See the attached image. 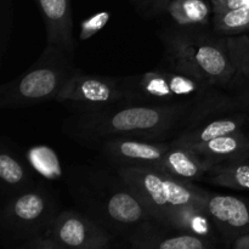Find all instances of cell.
I'll return each instance as SVG.
<instances>
[{
	"mask_svg": "<svg viewBox=\"0 0 249 249\" xmlns=\"http://www.w3.org/2000/svg\"><path fill=\"white\" fill-rule=\"evenodd\" d=\"M170 0H131L139 14L145 18H152L162 15Z\"/></svg>",
	"mask_w": 249,
	"mask_h": 249,
	"instance_id": "cell-26",
	"label": "cell"
},
{
	"mask_svg": "<svg viewBox=\"0 0 249 249\" xmlns=\"http://www.w3.org/2000/svg\"><path fill=\"white\" fill-rule=\"evenodd\" d=\"M224 245L228 248L232 249H249V233L238 235L232 238L224 241Z\"/></svg>",
	"mask_w": 249,
	"mask_h": 249,
	"instance_id": "cell-29",
	"label": "cell"
},
{
	"mask_svg": "<svg viewBox=\"0 0 249 249\" xmlns=\"http://www.w3.org/2000/svg\"><path fill=\"white\" fill-rule=\"evenodd\" d=\"M27 158L32 167L46 179L55 180L62 174L57 155L48 146H34L27 151Z\"/></svg>",
	"mask_w": 249,
	"mask_h": 249,
	"instance_id": "cell-21",
	"label": "cell"
},
{
	"mask_svg": "<svg viewBox=\"0 0 249 249\" xmlns=\"http://www.w3.org/2000/svg\"><path fill=\"white\" fill-rule=\"evenodd\" d=\"M45 22L48 44L60 46L74 56L73 17L70 0H36Z\"/></svg>",
	"mask_w": 249,
	"mask_h": 249,
	"instance_id": "cell-14",
	"label": "cell"
},
{
	"mask_svg": "<svg viewBox=\"0 0 249 249\" xmlns=\"http://www.w3.org/2000/svg\"><path fill=\"white\" fill-rule=\"evenodd\" d=\"M225 90H230V94L235 97L242 111L249 114V78L236 75Z\"/></svg>",
	"mask_w": 249,
	"mask_h": 249,
	"instance_id": "cell-24",
	"label": "cell"
},
{
	"mask_svg": "<svg viewBox=\"0 0 249 249\" xmlns=\"http://www.w3.org/2000/svg\"><path fill=\"white\" fill-rule=\"evenodd\" d=\"M203 180L226 189L249 191L248 160L214 164L208 170Z\"/></svg>",
	"mask_w": 249,
	"mask_h": 249,
	"instance_id": "cell-19",
	"label": "cell"
},
{
	"mask_svg": "<svg viewBox=\"0 0 249 249\" xmlns=\"http://www.w3.org/2000/svg\"><path fill=\"white\" fill-rule=\"evenodd\" d=\"M198 101L172 105L124 101L101 108L74 111L63 121L62 130L89 147L121 136L165 141L187 128Z\"/></svg>",
	"mask_w": 249,
	"mask_h": 249,
	"instance_id": "cell-1",
	"label": "cell"
},
{
	"mask_svg": "<svg viewBox=\"0 0 249 249\" xmlns=\"http://www.w3.org/2000/svg\"><path fill=\"white\" fill-rule=\"evenodd\" d=\"M229 53L236 67V75L249 78V36H225Z\"/></svg>",
	"mask_w": 249,
	"mask_h": 249,
	"instance_id": "cell-22",
	"label": "cell"
},
{
	"mask_svg": "<svg viewBox=\"0 0 249 249\" xmlns=\"http://www.w3.org/2000/svg\"><path fill=\"white\" fill-rule=\"evenodd\" d=\"M58 212L57 199L43 186L34 185L9 197L0 214L2 242L21 249L28 241L45 235Z\"/></svg>",
	"mask_w": 249,
	"mask_h": 249,
	"instance_id": "cell-6",
	"label": "cell"
},
{
	"mask_svg": "<svg viewBox=\"0 0 249 249\" xmlns=\"http://www.w3.org/2000/svg\"><path fill=\"white\" fill-rule=\"evenodd\" d=\"M109 19L108 12H99L91 16L90 18L84 19L80 24V32H79V38L82 40H87V39L91 38L92 36L101 31L105 26L107 24Z\"/></svg>",
	"mask_w": 249,
	"mask_h": 249,
	"instance_id": "cell-25",
	"label": "cell"
},
{
	"mask_svg": "<svg viewBox=\"0 0 249 249\" xmlns=\"http://www.w3.org/2000/svg\"><path fill=\"white\" fill-rule=\"evenodd\" d=\"M131 101L172 105L196 102L223 88L214 87L174 68H157L126 77Z\"/></svg>",
	"mask_w": 249,
	"mask_h": 249,
	"instance_id": "cell-7",
	"label": "cell"
},
{
	"mask_svg": "<svg viewBox=\"0 0 249 249\" xmlns=\"http://www.w3.org/2000/svg\"><path fill=\"white\" fill-rule=\"evenodd\" d=\"M248 125L249 114L246 112L238 111L218 114V116L204 119L194 128L181 131L179 135H177L170 141V143L174 146H180V147H190V146L207 142V141L228 135V134L246 131Z\"/></svg>",
	"mask_w": 249,
	"mask_h": 249,
	"instance_id": "cell-13",
	"label": "cell"
},
{
	"mask_svg": "<svg viewBox=\"0 0 249 249\" xmlns=\"http://www.w3.org/2000/svg\"><path fill=\"white\" fill-rule=\"evenodd\" d=\"M0 179L2 192L9 195V197L34 186L31 170L11 150H5L4 147L0 153Z\"/></svg>",
	"mask_w": 249,
	"mask_h": 249,
	"instance_id": "cell-18",
	"label": "cell"
},
{
	"mask_svg": "<svg viewBox=\"0 0 249 249\" xmlns=\"http://www.w3.org/2000/svg\"><path fill=\"white\" fill-rule=\"evenodd\" d=\"M114 165H138L160 169L170 142L139 138H112L94 146Z\"/></svg>",
	"mask_w": 249,
	"mask_h": 249,
	"instance_id": "cell-10",
	"label": "cell"
},
{
	"mask_svg": "<svg viewBox=\"0 0 249 249\" xmlns=\"http://www.w3.org/2000/svg\"><path fill=\"white\" fill-rule=\"evenodd\" d=\"M213 29L224 36L249 32V1L236 9L213 15Z\"/></svg>",
	"mask_w": 249,
	"mask_h": 249,
	"instance_id": "cell-20",
	"label": "cell"
},
{
	"mask_svg": "<svg viewBox=\"0 0 249 249\" xmlns=\"http://www.w3.org/2000/svg\"><path fill=\"white\" fill-rule=\"evenodd\" d=\"M14 28V6L12 0H0V58L9 48Z\"/></svg>",
	"mask_w": 249,
	"mask_h": 249,
	"instance_id": "cell-23",
	"label": "cell"
},
{
	"mask_svg": "<svg viewBox=\"0 0 249 249\" xmlns=\"http://www.w3.org/2000/svg\"><path fill=\"white\" fill-rule=\"evenodd\" d=\"M168 67L226 89L236 77V67L226 38L209 29H178L160 33Z\"/></svg>",
	"mask_w": 249,
	"mask_h": 249,
	"instance_id": "cell-4",
	"label": "cell"
},
{
	"mask_svg": "<svg viewBox=\"0 0 249 249\" xmlns=\"http://www.w3.org/2000/svg\"><path fill=\"white\" fill-rule=\"evenodd\" d=\"M248 1L249 0H211L212 5H213V15L236 9V7L247 4Z\"/></svg>",
	"mask_w": 249,
	"mask_h": 249,
	"instance_id": "cell-28",
	"label": "cell"
},
{
	"mask_svg": "<svg viewBox=\"0 0 249 249\" xmlns=\"http://www.w3.org/2000/svg\"><path fill=\"white\" fill-rule=\"evenodd\" d=\"M55 101L70 107L72 112L85 111L131 101V92L126 77L90 74L78 68Z\"/></svg>",
	"mask_w": 249,
	"mask_h": 249,
	"instance_id": "cell-8",
	"label": "cell"
},
{
	"mask_svg": "<svg viewBox=\"0 0 249 249\" xmlns=\"http://www.w3.org/2000/svg\"><path fill=\"white\" fill-rule=\"evenodd\" d=\"M77 70L72 55L60 46L46 44L41 55L28 71L0 87V107L24 108L55 101Z\"/></svg>",
	"mask_w": 249,
	"mask_h": 249,
	"instance_id": "cell-5",
	"label": "cell"
},
{
	"mask_svg": "<svg viewBox=\"0 0 249 249\" xmlns=\"http://www.w3.org/2000/svg\"><path fill=\"white\" fill-rule=\"evenodd\" d=\"M114 169L156 220L218 241L220 233L207 212L208 191L155 168L116 165Z\"/></svg>",
	"mask_w": 249,
	"mask_h": 249,
	"instance_id": "cell-2",
	"label": "cell"
},
{
	"mask_svg": "<svg viewBox=\"0 0 249 249\" xmlns=\"http://www.w3.org/2000/svg\"><path fill=\"white\" fill-rule=\"evenodd\" d=\"M207 212L224 241L249 233V199L209 192Z\"/></svg>",
	"mask_w": 249,
	"mask_h": 249,
	"instance_id": "cell-12",
	"label": "cell"
},
{
	"mask_svg": "<svg viewBox=\"0 0 249 249\" xmlns=\"http://www.w3.org/2000/svg\"><path fill=\"white\" fill-rule=\"evenodd\" d=\"M21 249H62L60 245L49 235L39 236L22 246Z\"/></svg>",
	"mask_w": 249,
	"mask_h": 249,
	"instance_id": "cell-27",
	"label": "cell"
},
{
	"mask_svg": "<svg viewBox=\"0 0 249 249\" xmlns=\"http://www.w3.org/2000/svg\"><path fill=\"white\" fill-rule=\"evenodd\" d=\"M126 242L136 249H209L218 241L185 232L157 220L146 224Z\"/></svg>",
	"mask_w": 249,
	"mask_h": 249,
	"instance_id": "cell-11",
	"label": "cell"
},
{
	"mask_svg": "<svg viewBox=\"0 0 249 249\" xmlns=\"http://www.w3.org/2000/svg\"><path fill=\"white\" fill-rule=\"evenodd\" d=\"M67 189L83 213L116 237L128 241L146 224L156 220L116 169L73 167Z\"/></svg>",
	"mask_w": 249,
	"mask_h": 249,
	"instance_id": "cell-3",
	"label": "cell"
},
{
	"mask_svg": "<svg viewBox=\"0 0 249 249\" xmlns=\"http://www.w3.org/2000/svg\"><path fill=\"white\" fill-rule=\"evenodd\" d=\"M186 148L198 153L213 164L247 160H249V135L246 131L228 134Z\"/></svg>",
	"mask_w": 249,
	"mask_h": 249,
	"instance_id": "cell-16",
	"label": "cell"
},
{
	"mask_svg": "<svg viewBox=\"0 0 249 249\" xmlns=\"http://www.w3.org/2000/svg\"><path fill=\"white\" fill-rule=\"evenodd\" d=\"M46 235L62 249H107L117 238L89 215L72 209L58 212Z\"/></svg>",
	"mask_w": 249,
	"mask_h": 249,
	"instance_id": "cell-9",
	"label": "cell"
},
{
	"mask_svg": "<svg viewBox=\"0 0 249 249\" xmlns=\"http://www.w3.org/2000/svg\"><path fill=\"white\" fill-rule=\"evenodd\" d=\"M162 15H167L173 28L209 29L213 27L211 0H170Z\"/></svg>",
	"mask_w": 249,
	"mask_h": 249,
	"instance_id": "cell-15",
	"label": "cell"
},
{
	"mask_svg": "<svg viewBox=\"0 0 249 249\" xmlns=\"http://www.w3.org/2000/svg\"><path fill=\"white\" fill-rule=\"evenodd\" d=\"M213 165V163L190 148L180 147L170 143L169 151L165 153L158 170L180 179L195 181V180H203Z\"/></svg>",
	"mask_w": 249,
	"mask_h": 249,
	"instance_id": "cell-17",
	"label": "cell"
}]
</instances>
